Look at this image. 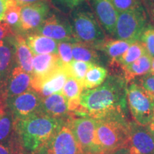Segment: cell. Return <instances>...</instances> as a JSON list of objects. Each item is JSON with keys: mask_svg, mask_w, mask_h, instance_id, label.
<instances>
[{"mask_svg": "<svg viewBox=\"0 0 154 154\" xmlns=\"http://www.w3.org/2000/svg\"><path fill=\"white\" fill-rule=\"evenodd\" d=\"M126 88L125 79L116 76H109L98 87L82 91L74 115L97 119L111 113L126 114Z\"/></svg>", "mask_w": 154, "mask_h": 154, "instance_id": "6da1fadb", "label": "cell"}, {"mask_svg": "<svg viewBox=\"0 0 154 154\" xmlns=\"http://www.w3.org/2000/svg\"><path fill=\"white\" fill-rule=\"evenodd\" d=\"M111 2L119 13L136 8L141 5L140 0H111Z\"/></svg>", "mask_w": 154, "mask_h": 154, "instance_id": "1f68e13d", "label": "cell"}, {"mask_svg": "<svg viewBox=\"0 0 154 154\" xmlns=\"http://www.w3.org/2000/svg\"><path fill=\"white\" fill-rule=\"evenodd\" d=\"M66 121L43 113L14 121V129L19 141L26 151L34 153L46 143Z\"/></svg>", "mask_w": 154, "mask_h": 154, "instance_id": "7a4b0ae2", "label": "cell"}, {"mask_svg": "<svg viewBox=\"0 0 154 154\" xmlns=\"http://www.w3.org/2000/svg\"><path fill=\"white\" fill-rule=\"evenodd\" d=\"M147 25V17L141 5L119 13L114 36L117 39L134 43L139 41Z\"/></svg>", "mask_w": 154, "mask_h": 154, "instance_id": "8992f818", "label": "cell"}, {"mask_svg": "<svg viewBox=\"0 0 154 154\" xmlns=\"http://www.w3.org/2000/svg\"><path fill=\"white\" fill-rule=\"evenodd\" d=\"M34 154H82L66 121Z\"/></svg>", "mask_w": 154, "mask_h": 154, "instance_id": "ba28073f", "label": "cell"}, {"mask_svg": "<svg viewBox=\"0 0 154 154\" xmlns=\"http://www.w3.org/2000/svg\"><path fill=\"white\" fill-rule=\"evenodd\" d=\"M96 49L79 42L72 43L73 59L76 61H86L97 64L99 57Z\"/></svg>", "mask_w": 154, "mask_h": 154, "instance_id": "d4e9b609", "label": "cell"}, {"mask_svg": "<svg viewBox=\"0 0 154 154\" xmlns=\"http://www.w3.org/2000/svg\"><path fill=\"white\" fill-rule=\"evenodd\" d=\"M17 4H18L19 6L23 7V6L30 5V4H34L38 2L42 1V0H14Z\"/></svg>", "mask_w": 154, "mask_h": 154, "instance_id": "f35d334b", "label": "cell"}, {"mask_svg": "<svg viewBox=\"0 0 154 154\" xmlns=\"http://www.w3.org/2000/svg\"><path fill=\"white\" fill-rule=\"evenodd\" d=\"M42 111L44 114L56 119L66 120L72 116L67 99L61 93L51 94L42 99Z\"/></svg>", "mask_w": 154, "mask_h": 154, "instance_id": "2e32d148", "label": "cell"}, {"mask_svg": "<svg viewBox=\"0 0 154 154\" xmlns=\"http://www.w3.org/2000/svg\"><path fill=\"white\" fill-rule=\"evenodd\" d=\"M139 41L145 47L146 52L154 57V26L147 24L142 32Z\"/></svg>", "mask_w": 154, "mask_h": 154, "instance_id": "f1b7e54d", "label": "cell"}, {"mask_svg": "<svg viewBox=\"0 0 154 154\" xmlns=\"http://www.w3.org/2000/svg\"><path fill=\"white\" fill-rule=\"evenodd\" d=\"M92 3L100 24L108 34L114 36L119 13L111 0H92Z\"/></svg>", "mask_w": 154, "mask_h": 154, "instance_id": "9a60e30c", "label": "cell"}, {"mask_svg": "<svg viewBox=\"0 0 154 154\" xmlns=\"http://www.w3.org/2000/svg\"><path fill=\"white\" fill-rule=\"evenodd\" d=\"M112 154H130V153H128V151H127L126 149H122L114 152V153H113Z\"/></svg>", "mask_w": 154, "mask_h": 154, "instance_id": "b9f144b4", "label": "cell"}, {"mask_svg": "<svg viewBox=\"0 0 154 154\" xmlns=\"http://www.w3.org/2000/svg\"><path fill=\"white\" fill-rule=\"evenodd\" d=\"M127 104L136 124L147 126L154 120V98L138 84L126 88Z\"/></svg>", "mask_w": 154, "mask_h": 154, "instance_id": "5b68a950", "label": "cell"}, {"mask_svg": "<svg viewBox=\"0 0 154 154\" xmlns=\"http://www.w3.org/2000/svg\"><path fill=\"white\" fill-rule=\"evenodd\" d=\"M152 57L146 53L134 62L123 67L124 73V79L126 82H130L136 77L143 76L149 74L151 70Z\"/></svg>", "mask_w": 154, "mask_h": 154, "instance_id": "44dd1931", "label": "cell"}, {"mask_svg": "<svg viewBox=\"0 0 154 154\" xmlns=\"http://www.w3.org/2000/svg\"><path fill=\"white\" fill-rule=\"evenodd\" d=\"M92 154H106V153H103V152H101V153H92Z\"/></svg>", "mask_w": 154, "mask_h": 154, "instance_id": "ee69618b", "label": "cell"}, {"mask_svg": "<svg viewBox=\"0 0 154 154\" xmlns=\"http://www.w3.org/2000/svg\"><path fill=\"white\" fill-rule=\"evenodd\" d=\"M148 128H149V130L150 131V132H151V134L152 135V136H153V139H154V120L153 121H151L150 124L148 125Z\"/></svg>", "mask_w": 154, "mask_h": 154, "instance_id": "60d3db41", "label": "cell"}, {"mask_svg": "<svg viewBox=\"0 0 154 154\" xmlns=\"http://www.w3.org/2000/svg\"><path fill=\"white\" fill-rule=\"evenodd\" d=\"M41 96L33 89L28 90L20 95L8 99L11 114L14 121L27 118L42 113Z\"/></svg>", "mask_w": 154, "mask_h": 154, "instance_id": "9c48e42d", "label": "cell"}, {"mask_svg": "<svg viewBox=\"0 0 154 154\" xmlns=\"http://www.w3.org/2000/svg\"><path fill=\"white\" fill-rule=\"evenodd\" d=\"M146 53V50L141 42L140 41L135 42L131 44L130 47L126 50V52L114 63H118L123 68L137 60Z\"/></svg>", "mask_w": 154, "mask_h": 154, "instance_id": "484cf974", "label": "cell"}, {"mask_svg": "<svg viewBox=\"0 0 154 154\" xmlns=\"http://www.w3.org/2000/svg\"><path fill=\"white\" fill-rule=\"evenodd\" d=\"M69 76L68 72L63 65L42 79L32 82V88L42 98L56 93H61Z\"/></svg>", "mask_w": 154, "mask_h": 154, "instance_id": "4fadbf2b", "label": "cell"}, {"mask_svg": "<svg viewBox=\"0 0 154 154\" xmlns=\"http://www.w3.org/2000/svg\"><path fill=\"white\" fill-rule=\"evenodd\" d=\"M130 154H154V139L148 126L129 123V135L125 148Z\"/></svg>", "mask_w": 154, "mask_h": 154, "instance_id": "30bf717a", "label": "cell"}, {"mask_svg": "<svg viewBox=\"0 0 154 154\" xmlns=\"http://www.w3.org/2000/svg\"><path fill=\"white\" fill-rule=\"evenodd\" d=\"M95 63L86 62V61L72 60L70 63L66 65H63L66 68L69 76L76 79L79 82H81L83 85L84 77L86 73L91 67Z\"/></svg>", "mask_w": 154, "mask_h": 154, "instance_id": "4316f807", "label": "cell"}, {"mask_svg": "<svg viewBox=\"0 0 154 154\" xmlns=\"http://www.w3.org/2000/svg\"><path fill=\"white\" fill-rule=\"evenodd\" d=\"M72 19L76 42L99 50L106 37L94 15L88 11L76 10L73 13Z\"/></svg>", "mask_w": 154, "mask_h": 154, "instance_id": "277c9868", "label": "cell"}, {"mask_svg": "<svg viewBox=\"0 0 154 154\" xmlns=\"http://www.w3.org/2000/svg\"><path fill=\"white\" fill-rule=\"evenodd\" d=\"M108 76V71L104 67L94 64L88 69L84 77L83 86L84 89H92L101 85Z\"/></svg>", "mask_w": 154, "mask_h": 154, "instance_id": "603a6c76", "label": "cell"}, {"mask_svg": "<svg viewBox=\"0 0 154 154\" xmlns=\"http://www.w3.org/2000/svg\"><path fill=\"white\" fill-rule=\"evenodd\" d=\"M26 43L34 55L57 54L59 42L37 33L31 34L26 37Z\"/></svg>", "mask_w": 154, "mask_h": 154, "instance_id": "ffe728a7", "label": "cell"}, {"mask_svg": "<svg viewBox=\"0 0 154 154\" xmlns=\"http://www.w3.org/2000/svg\"><path fill=\"white\" fill-rule=\"evenodd\" d=\"M72 43L70 42H59L58 55L63 65H66L73 60Z\"/></svg>", "mask_w": 154, "mask_h": 154, "instance_id": "4dcf8cb0", "label": "cell"}, {"mask_svg": "<svg viewBox=\"0 0 154 154\" xmlns=\"http://www.w3.org/2000/svg\"><path fill=\"white\" fill-rule=\"evenodd\" d=\"M130 42L121 39H106L99 48L111 59L113 63H114L126 52V51L130 47Z\"/></svg>", "mask_w": 154, "mask_h": 154, "instance_id": "cb8c5ba5", "label": "cell"}, {"mask_svg": "<svg viewBox=\"0 0 154 154\" xmlns=\"http://www.w3.org/2000/svg\"><path fill=\"white\" fill-rule=\"evenodd\" d=\"M146 7L148 9V12L154 22V0H146Z\"/></svg>", "mask_w": 154, "mask_h": 154, "instance_id": "74e56055", "label": "cell"}, {"mask_svg": "<svg viewBox=\"0 0 154 154\" xmlns=\"http://www.w3.org/2000/svg\"><path fill=\"white\" fill-rule=\"evenodd\" d=\"M49 9L47 0L23 6L21 10L19 29L24 32L36 30L48 17Z\"/></svg>", "mask_w": 154, "mask_h": 154, "instance_id": "7c38bea8", "label": "cell"}, {"mask_svg": "<svg viewBox=\"0 0 154 154\" xmlns=\"http://www.w3.org/2000/svg\"><path fill=\"white\" fill-rule=\"evenodd\" d=\"M11 36L0 41V85L5 84L15 59V49Z\"/></svg>", "mask_w": 154, "mask_h": 154, "instance_id": "ac0fdd59", "label": "cell"}, {"mask_svg": "<svg viewBox=\"0 0 154 154\" xmlns=\"http://www.w3.org/2000/svg\"><path fill=\"white\" fill-rule=\"evenodd\" d=\"M124 113H111L96 119V135L102 151L112 154L125 149L129 135V123Z\"/></svg>", "mask_w": 154, "mask_h": 154, "instance_id": "3957f363", "label": "cell"}, {"mask_svg": "<svg viewBox=\"0 0 154 154\" xmlns=\"http://www.w3.org/2000/svg\"><path fill=\"white\" fill-rule=\"evenodd\" d=\"M82 154H84V153H82Z\"/></svg>", "mask_w": 154, "mask_h": 154, "instance_id": "f6af8a7d", "label": "cell"}, {"mask_svg": "<svg viewBox=\"0 0 154 154\" xmlns=\"http://www.w3.org/2000/svg\"><path fill=\"white\" fill-rule=\"evenodd\" d=\"M22 7L17 4L14 0H9L3 21L8 24L11 27L19 28L20 16Z\"/></svg>", "mask_w": 154, "mask_h": 154, "instance_id": "83f0119b", "label": "cell"}, {"mask_svg": "<svg viewBox=\"0 0 154 154\" xmlns=\"http://www.w3.org/2000/svg\"><path fill=\"white\" fill-rule=\"evenodd\" d=\"M150 73L154 74V57L152 58V63H151V70H150Z\"/></svg>", "mask_w": 154, "mask_h": 154, "instance_id": "7bdbcfd3", "label": "cell"}, {"mask_svg": "<svg viewBox=\"0 0 154 154\" xmlns=\"http://www.w3.org/2000/svg\"><path fill=\"white\" fill-rule=\"evenodd\" d=\"M32 75L26 72L19 66L13 69L5 85L7 99L32 89Z\"/></svg>", "mask_w": 154, "mask_h": 154, "instance_id": "5bb4252c", "label": "cell"}, {"mask_svg": "<svg viewBox=\"0 0 154 154\" xmlns=\"http://www.w3.org/2000/svg\"><path fill=\"white\" fill-rule=\"evenodd\" d=\"M62 66L57 54L34 55L32 82L42 79Z\"/></svg>", "mask_w": 154, "mask_h": 154, "instance_id": "e0dca14e", "label": "cell"}, {"mask_svg": "<svg viewBox=\"0 0 154 154\" xmlns=\"http://www.w3.org/2000/svg\"><path fill=\"white\" fill-rule=\"evenodd\" d=\"M84 90V86L82 83L72 76L68 77L61 91V94L69 101V109L72 116L78 109L80 96Z\"/></svg>", "mask_w": 154, "mask_h": 154, "instance_id": "7402d4cb", "label": "cell"}, {"mask_svg": "<svg viewBox=\"0 0 154 154\" xmlns=\"http://www.w3.org/2000/svg\"><path fill=\"white\" fill-rule=\"evenodd\" d=\"M22 145H21L19 142L16 140L11 141V154H26L24 153V149H23Z\"/></svg>", "mask_w": 154, "mask_h": 154, "instance_id": "d590c367", "label": "cell"}, {"mask_svg": "<svg viewBox=\"0 0 154 154\" xmlns=\"http://www.w3.org/2000/svg\"><path fill=\"white\" fill-rule=\"evenodd\" d=\"M14 34L13 30L8 24L5 22H0V41L11 36Z\"/></svg>", "mask_w": 154, "mask_h": 154, "instance_id": "836d02e7", "label": "cell"}, {"mask_svg": "<svg viewBox=\"0 0 154 154\" xmlns=\"http://www.w3.org/2000/svg\"><path fill=\"white\" fill-rule=\"evenodd\" d=\"M81 151L84 154L101 153L102 149L96 135V121L89 116L75 118L71 116L66 120Z\"/></svg>", "mask_w": 154, "mask_h": 154, "instance_id": "52a82bcc", "label": "cell"}, {"mask_svg": "<svg viewBox=\"0 0 154 154\" xmlns=\"http://www.w3.org/2000/svg\"><path fill=\"white\" fill-rule=\"evenodd\" d=\"M35 33L47 36L57 42H76L72 26L66 20L54 14L46 18L36 29Z\"/></svg>", "mask_w": 154, "mask_h": 154, "instance_id": "8fae6325", "label": "cell"}, {"mask_svg": "<svg viewBox=\"0 0 154 154\" xmlns=\"http://www.w3.org/2000/svg\"><path fill=\"white\" fill-rule=\"evenodd\" d=\"M11 116L5 112L0 116V143L8 138L14 130V120Z\"/></svg>", "mask_w": 154, "mask_h": 154, "instance_id": "f546056e", "label": "cell"}, {"mask_svg": "<svg viewBox=\"0 0 154 154\" xmlns=\"http://www.w3.org/2000/svg\"><path fill=\"white\" fill-rule=\"evenodd\" d=\"M139 85L142 86L150 95L154 98V74L149 73L139 80Z\"/></svg>", "mask_w": 154, "mask_h": 154, "instance_id": "d6a6232c", "label": "cell"}, {"mask_svg": "<svg viewBox=\"0 0 154 154\" xmlns=\"http://www.w3.org/2000/svg\"><path fill=\"white\" fill-rule=\"evenodd\" d=\"M58 3L69 9H74L86 0H56Z\"/></svg>", "mask_w": 154, "mask_h": 154, "instance_id": "e575fe53", "label": "cell"}, {"mask_svg": "<svg viewBox=\"0 0 154 154\" xmlns=\"http://www.w3.org/2000/svg\"><path fill=\"white\" fill-rule=\"evenodd\" d=\"M0 154H11V149L0 143Z\"/></svg>", "mask_w": 154, "mask_h": 154, "instance_id": "ab89813d", "label": "cell"}, {"mask_svg": "<svg viewBox=\"0 0 154 154\" xmlns=\"http://www.w3.org/2000/svg\"><path fill=\"white\" fill-rule=\"evenodd\" d=\"M9 0H0V22L3 21Z\"/></svg>", "mask_w": 154, "mask_h": 154, "instance_id": "8d00e7d4", "label": "cell"}, {"mask_svg": "<svg viewBox=\"0 0 154 154\" xmlns=\"http://www.w3.org/2000/svg\"><path fill=\"white\" fill-rule=\"evenodd\" d=\"M12 39L15 49V59L19 66L32 75L34 54L29 47L26 39L19 34L15 36Z\"/></svg>", "mask_w": 154, "mask_h": 154, "instance_id": "d6986e66", "label": "cell"}]
</instances>
